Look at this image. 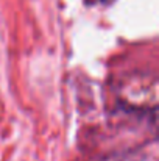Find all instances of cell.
<instances>
[{"mask_svg":"<svg viewBox=\"0 0 159 161\" xmlns=\"http://www.w3.org/2000/svg\"><path fill=\"white\" fill-rule=\"evenodd\" d=\"M100 3H105V5H108V3H112L114 0H98Z\"/></svg>","mask_w":159,"mask_h":161,"instance_id":"cell-1","label":"cell"}]
</instances>
